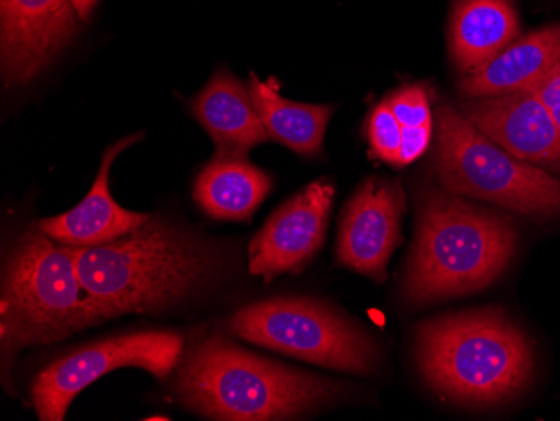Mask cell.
I'll return each instance as SVG.
<instances>
[{"label":"cell","instance_id":"1","mask_svg":"<svg viewBox=\"0 0 560 421\" xmlns=\"http://www.w3.org/2000/svg\"><path fill=\"white\" fill-rule=\"evenodd\" d=\"M69 249L105 320L162 313L217 272L215 254L209 247L156 217L108 244Z\"/></svg>","mask_w":560,"mask_h":421},{"label":"cell","instance_id":"2","mask_svg":"<svg viewBox=\"0 0 560 421\" xmlns=\"http://www.w3.org/2000/svg\"><path fill=\"white\" fill-rule=\"evenodd\" d=\"M517 229L460 195L423 188L417 200V238L406 269L413 303H435L492 284L517 250Z\"/></svg>","mask_w":560,"mask_h":421},{"label":"cell","instance_id":"3","mask_svg":"<svg viewBox=\"0 0 560 421\" xmlns=\"http://www.w3.org/2000/svg\"><path fill=\"white\" fill-rule=\"evenodd\" d=\"M176 391L201 417L272 421L291 420L329 404L339 386L248 353L220 336H206L185 356Z\"/></svg>","mask_w":560,"mask_h":421},{"label":"cell","instance_id":"4","mask_svg":"<svg viewBox=\"0 0 560 421\" xmlns=\"http://www.w3.org/2000/svg\"><path fill=\"white\" fill-rule=\"evenodd\" d=\"M105 323L91 300L68 245L36 224L18 235L2 274L0 341L2 363L31 346L55 344Z\"/></svg>","mask_w":560,"mask_h":421},{"label":"cell","instance_id":"5","mask_svg":"<svg viewBox=\"0 0 560 421\" xmlns=\"http://www.w3.org/2000/svg\"><path fill=\"white\" fill-rule=\"evenodd\" d=\"M417 360L431 388L480 407L518 395L534 364L524 332L495 309L427 320L417 332Z\"/></svg>","mask_w":560,"mask_h":421},{"label":"cell","instance_id":"6","mask_svg":"<svg viewBox=\"0 0 560 421\" xmlns=\"http://www.w3.org/2000/svg\"><path fill=\"white\" fill-rule=\"evenodd\" d=\"M435 165L446 191L505 207L532 219L560 213V180L518 160L450 105L436 112Z\"/></svg>","mask_w":560,"mask_h":421},{"label":"cell","instance_id":"7","mask_svg":"<svg viewBox=\"0 0 560 421\" xmlns=\"http://www.w3.org/2000/svg\"><path fill=\"white\" fill-rule=\"evenodd\" d=\"M226 329L260 348L346 373L371 375L377 363L370 336L316 301H260L238 309Z\"/></svg>","mask_w":560,"mask_h":421},{"label":"cell","instance_id":"8","mask_svg":"<svg viewBox=\"0 0 560 421\" xmlns=\"http://www.w3.org/2000/svg\"><path fill=\"white\" fill-rule=\"evenodd\" d=\"M184 336L140 331L90 342L62 354L37 373L31 386L34 410L43 421H62L69 405L91 383L121 367H140L166 378L184 356Z\"/></svg>","mask_w":560,"mask_h":421},{"label":"cell","instance_id":"9","mask_svg":"<svg viewBox=\"0 0 560 421\" xmlns=\"http://www.w3.org/2000/svg\"><path fill=\"white\" fill-rule=\"evenodd\" d=\"M335 185L314 182L270 215L248 245V270L264 281L304 269L326 241Z\"/></svg>","mask_w":560,"mask_h":421},{"label":"cell","instance_id":"10","mask_svg":"<svg viewBox=\"0 0 560 421\" xmlns=\"http://www.w3.org/2000/svg\"><path fill=\"white\" fill-rule=\"evenodd\" d=\"M402 215L401 185L380 177L368 178L342 212L339 264L383 284L389 259L401 242Z\"/></svg>","mask_w":560,"mask_h":421},{"label":"cell","instance_id":"11","mask_svg":"<svg viewBox=\"0 0 560 421\" xmlns=\"http://www.w3.org/2000/svg\"><path fill=\"white\" fill-rule=\"evenodd\" d=\"M2 80L31 83L74 37L80 14L72 0H0Z\"/></svg>","mask_w":560,"mask_h":421},{"label":"cell","instance_id":"12","mask_svg":"<svg viewBox=\"0 0 560 421\" xmlns=\"http://www.w3.org/2000/svg\"><path fill=\"white\" fill-rule=\"evenodd\" d=\"M464 116L481 133L536 166L560 168V127L534 91L477 97L464 105Z\"/></svg>","mask_w":560,"mask_h":421},{"label":"cell","instance_id":"13","mask_svg":"<svg viewBox=\"0 0 560 421\" xmlns=\"http://www.w3.org/2000/svg\"><path fill=\"white\" fill-rule=\"evenodd\" d=\"M141 138V133L131 135L109 147L101 160L96 180L83 202L61 215L37 220V227L52 241L69 247L108 244L140 229L151 215L131 212L115 202L109 191V169L116 159Z\"/></svg>","mask_w":560,"mask_h":421},{"label":"cell","instance_id":"14","mask_svg":"<svg viewBox=\"0 0 560 421\" xmlns=\"http://www.w3.org/2000/svg\"><path fill=\"white\" fill-rule=\"evenodd\" d=\"M191 112L215 141L219 153L247 155L248 150L270 140L250 90L226 69L217 71L195 96Z\"/></svg>","mask_w":560,"mask_h":421},{"label":"cell","instance_id":"15","mask_svg":"<svg viewBox=\"0 0 560 421\" xmlns=\"http://www.w3.org/2000/svg\"><path fill=\"white\" fill-rule=\"evenodd\" d=\"M521 37L515 0H455L450 51L465 77L486 68Z\"/></svg>","mask_w":560,"mask_h":421},{"label":"cell","instance_id":"16","mask_svg":"<svg viewBox=\"0 0 560 421\" xmlns=\"http://www.w3.org/2000/svg\"><path fill=\"white\" fill-rule=\"evenodd\" d=\"M560 59V24L542 27L515 39L486 68L462 80L470 100L528 90L549 74Z\"/></svg>","mask_w":560,"mask_h":421},{"label":"cell","instance_id":"17","mask_svg":"<svg viewBox=\"0 0 560 421\" xmlns=\"http://www.w3.org/2000/svg\"><path fill=\"white\" fill-rule=\"evenodd\" d=\"M272 190V180L245 155L219 153L201 169L194 197L207 215L241 222L259 209Z\"/></svg>","mask_w":560,"mask_h":421},{"label":"cell","instance_id":"18","mask_svg":"<svg viewBox=\"0 0 560 421\" xmlns=\"http://www.w3.org/2000/svg\"><path fill=\"white\" fill-rule=\"evenodd\" d=\"M248 90L270 140L279 141L302 156L319 155L327 122L335 109L289 102L280 96L276 81H262L256 74H250Z\"/></svg>","mask_w":560,"mask_h":421},{"label":"cell","instance_id":"19","mask_svg":"<svg viewBox=\"0 0 560 421\" xmlns=\"http://www.w3.org/2000/svg\"><path fill=\"white\" fill-rule=\"evenodd\" d=\"M366 137L374 159L388 165L399 166L401 122L398 121L388 103L381 102L368 116Z\"/></svg>","mask_w":560,"mask_h":421},{"label":"cell","instance_id":"20","mask_svg":"<svg viewBox=\"0 0 560 421\" xmlns=\"http://www.w3.org/2000/svg\"><path fill=\"white\" fill-rule=\"evenodd\" d=\"M385 102L401 122V127H423V125L433 122L430 96H428L427 87L420 86V84L401 87L392 96L386 97Z\"/></svg>","mask_w":560,"mask_h":421},{"label":"cell","instance_id":"21","mask_svg":"<svg viewBox=\"0 0 560 421\" xmlns=\"http://www.w3.org/2000/svg\"><path fill=\"white\" fill-rule=\"evenodd\" d=\"M433 135V122L423 127H401V155L399 166L410 165L427 150Z\"/></svg>","mask_w":560,"mask_h":421},{"label":"cell","instance_id":"22","mask_svg":"<svg viewBox=\"0 0 560 421\" xmlns=\"http://www.w3.org/2000/svg\"><path fill=\"white\" fill-rule=\"evenodd\" d=\"M528 90L534 91L546 103L547 108L552 112L553 118L560 127V59L550 69L547 77H544L539 83L534 84Z\"/></svg>","mask_w":560,"mask_h":421},{"label":"cell","instance_id":"23","mask_svg":"<svg viewBox=\"0 0 560 421\" xmlns=\"http://www.w3.org/2000/svg\"><path fill=\"white\" fill-rule=\"evenodd\" d=\"M72 4H74L75 11L80 14L81 21H90L97 0H72Z\"/></svg>","mask_w":560,"mask_h":421}]
</instances>
